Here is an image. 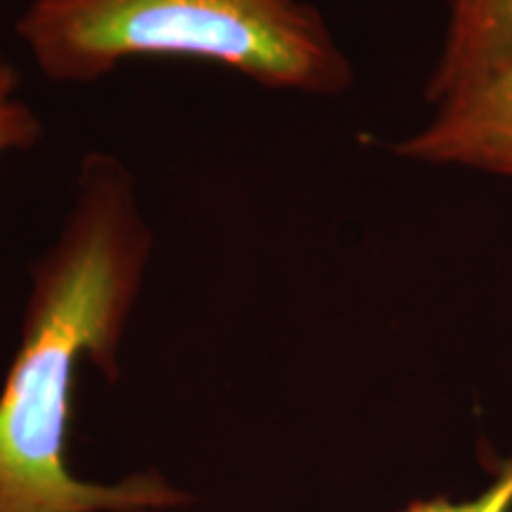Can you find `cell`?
I'll return each instance as SVG.
<instances>
[{
    "mask_svg": "<svg viewBox=\"0 0 512 512\" xmlns=\"http://www.w3.org/2000/svg\"><path fill=\"white\" fill-rule=\"evenodd\" d=\"M150 256L131 174L93 152L60 235L31 266L22 337L0 387V512H164L192 501L155 470L98 484L69 465L76 373L93 363L110 380L119 375Z\"/></svg>",
    "mask_w": 512,
    "mask_h": 512,
    "instance_id": "cell-1",
    "label": "cell"
},
{
    "mask_svg": "<svg viewBox=\"0 0 512 512\" xmlns=\"http://www.w3.org/2000/svg\"><path fill=\"white\" fill-rule=\"evenodd\" d=\"M17 36L43 76L91 83L136 57L226 67L271 91L337 95L351 64L304 0H31Z\"/></svg>",
    "mask_w": 512,
    "mask_h": 512,
    "instance_id": "cell-2",
    "label": "cell"
},
{
    "mask_svg": "<svg viewBox=\"0 0 512 512\" xmlns=\"http://www.w3.org/2000/svg\"><path fill=\"white\" fill-rule=\"evenodd\" d=\"M394 152L413 162L467 166L512 178V67L437 102V114Z\"/></svg>",
    "mask_w": 512,
    "mask_h": 512,
    "instance_id": "cell-3",
    "label": "cell"
},
{
    "mask_svg": "<svg viewBox=\"0 0 512 512\" xmlns=\"http://www.w3.org/2000/svg\"><path fill=\"white\" fill-rule=\"evenodd\" d=\"M505 67H512V0H451L427 100L437 105Z\"/></svg>",
    "mask_w": 512,
    "mask_h": 512,
    "instance_id": "cell-4",
    "label": "cell"
},
{
    "mask_svg": "<svg viewBox=\"0 0 512 512\" xmlns=\"http://www.w3.org/2000/svg\"><path fill=\"white\" fill-rule=\"evenodd\" d=\"M19 88L17 69L0 55V157L31 150L43 136L41 119Z\"/></svg>",
    "mask_w": 512,
    "mask_h": 512,
    "instance_id": "cell-5",
    "label": "cell"
},
{
    "mask_svg": "<svg viewBox=\"0 0 512 512\" xmlns=\"http://www.w3.org/2000/svg\"><path fill=\"white\" fill-rule=\"evenodd\" d=\"M512 505V458L498 472L496 482L484 491L475 501L451 503L446 498H434V501L413 503L403 512H508Z\"/></svg>",
    "mask_w": 512,
    "mask_h": 512,
    "instance_id": "cell-6",
    "label": "cell"
}]
</instances>
